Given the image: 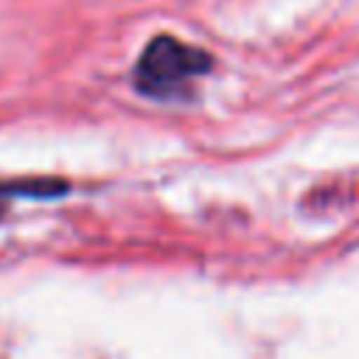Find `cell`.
<instances>
[{"mask_svg":"<svg viewBox=\"0 0 359 359\" xmlns=\"http://www.w3.org/2000/svg\"><path fill=\"white\" fill-rule=\"evenodd\" d=\"M213 67L208 50H199L171 34H157L135 65V87L154 101L191 98V87Z\"/></svg>","mask_w":359,"mask_h":359,"instance_id":"cell-1","label":"cell"},{"mask_svg":"<svg viewBox=\"0 0 359 359\" xmlns=\"http://www.w3.org/2000/svg\"><path fill=\"white\" fill-rule=\"evenodd\" d=\"M39 182H34V185H25V182H17V185H0V216H3V199L6 196H20V194H34V191H28V188H36ZM34 196H39V194H34Z\"/></svg>","mask_w":359,"mask_h":359,"instance_id":"cell-2","label":"cell"}]
</instances>
